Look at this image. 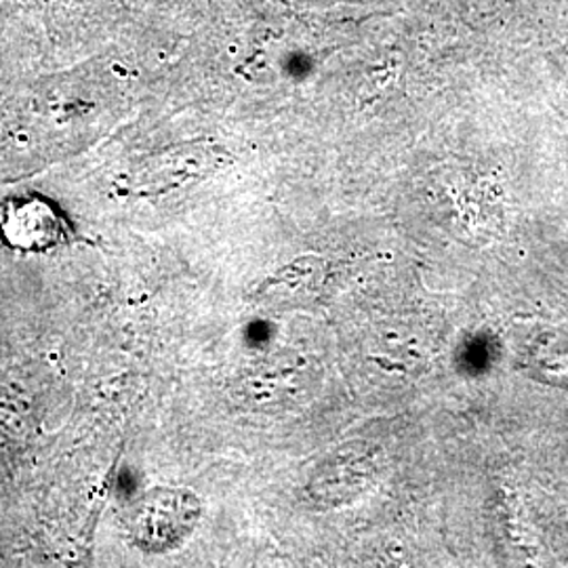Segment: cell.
I'll use <instances>...</instances> for the list:
<instances>
[{
  "label": "cell",
  "mask_w": 568,
  "mask_h": 568,
  "mask_svg": "<svg viewBox=\"0 0 568 568\" xmlns=\"http://www.w3.org/2000/svg\"><path fill=\"white\" fill-rule=\"evenodd\" d=\"M0 232L20 251H47L68 239V225L51 204L39 199L16 201L0 215Z\"/></svg>",
  "instance_id": "cell-2"
},
{
  "label": "cell",
  "mask_w": 568,
  "mask_h": 568,
  "mask_svg": "<svg viewBox=\"0 0 568 568\" xmlns=\"http://www.w3.org/2000/svg\"><path fill=\"white\" fill-rule=\"evenodd\" d=\"M199 518V504L182 490L148 495L135 518V539L148 549L178 546Z\"/></svg>",
  "instance_id": "cell-1"
}]
</instances>
